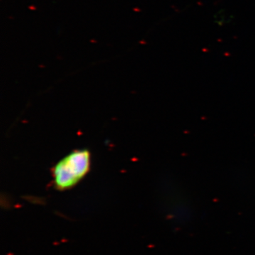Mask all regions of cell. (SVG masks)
Listing matches in <instances>:
<instances>
[{
  "instance_id": "6da1fadb",
  "label": "cell",
  "mask_w": 255,
  "mask_h": 255,
  "mask_svg": "<svg viewBox=\"0 0 255 255\" xmlns=\"http://www.w3.org/2000/svg\"><path fill=\"white\" fill-rule=\"evenodd\" d=\"M90 167V152L87 150L74 151L53 167L55 187L61 191L73 187L86 175Z\"/></svg>"
},
{
  "instance_id": "7a4b0ae2",
  "label": "cell",
  "mask_w": 255,
  "mask_h": 255,
  "mask_svg": "<svg viewBox=\"0 0 255 255\" xmlns=\"http://www.w3.org/2000/svg\"><path fill=\"white\" fill-rule=\"evenodd\" d=\"M214 18L215 23L219 26H223V25L230 22V20H228L230 17H228V14H226V11H217Z\"/></svg>"
}]
</instances>
